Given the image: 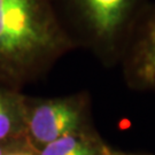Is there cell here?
I'll use <instances>...</instances> for the list:
<instances>
[{"label":"cell","instance_id":"1","mask_svg":"<svg viewBox=\"0 0 155 155\" xmlns=\"http://www.w3.org/2000/svg\"><path fill=\"white\" fill-rule=\"evenodd\" d=\"M75 50L54 0H0V84L17 91Z\"/></svg>","mask_w":155,"mask_h":155},{"label":"cell","instance_id":"2","mask_svg":"<svg viewBox=\"0 0 155 155\" xmlns=\"http://www.w3.org/2000/svg\"><path fill=\"white\" fill-rule=\"evenodd\" d=\"M153 4L152 0H54L75 48L90 52L107 68L122 66Z\"/></svg>","mask_w":155,"mask_h":155},{"label":"cell","instance_id":"3","mask_svg":"<svg viewBox=\"0 0 155 155\" xmlns=\"http://www.w3.org/2000/svg\"><path fill=\"white\" fill-rule=\"evenodd\" d=\"M86 124L87 99L84 94L25 100V132L35 144L43 147L64 136L86 131Z\"/></svg>","mask_w":155,"mask_h":155},{"label":"cell","instance_id":"4","mask_svg":"<svg viewBox=\"0 0 155 155\" xmlns=\"http://www.w3.org/2000/svg\"><path fill=\"white\" fill-rule=\"evenodd\" d=\"M25 132V99L0 84V143L16 140Z\"/></svg>","mask_w":155,"mask_h":155},{"label":"cell","instance_id":"5","mask_svg":"<svg viewBox=\"0 0 155 155\" xmlns=\"http://www.w3.org/2000/svg\"><path fill=\"white\" fill-rule=\"evenodd\" d=\"M106 148L87 130L56 139L43 147L39 155H105Z\"/></svg>","mask_w":155,"mask_h":155},{"label":"cell","instance_id":"6","mask_svg":"<svg viewBox=\"0 0 155 155\" xmlns=\"http://www.w3.org/2000/svg\"><path fill=\"white\" fill-rule=\"evenodd\" d=\"M6 155H32V153L27 152V150H11Z\"/></svg>","mask_w":155,"mask_h":155},{"label":"cell","instance_id":"7","mask_svg":"<svg viewBox=\"0 0 155 155\" xmlns=\"http://www.w3.org/2000/svg\"><path fill=\"white\" fill-rule=\"evenodd\" d=\"M9 146H4L0 143V155H6L7 153H9Z\"/></svg>","mask_w":155,"mask_h":155}]
</instances>
